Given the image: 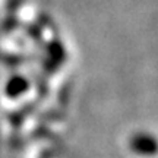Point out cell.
Returning <instances> with one entry per match:
<instances>
[{
    "label": "cell",
    "instance_id": "cell-1",
    "mask_svg": "<svg viewBox=\"0 0 158 158\" xmlns=\"http://www.w3.org/2000/svg\"><path fill=\"white\" fill-rule=\"evenodd\" d=\"M27 88H28L27 79L18 76V78H15V79H10V82L7 85V92H9V95H19V94H22Z\"/></svg>",
    "mask_w": 158,
    "mask_h": 158
}]
</instances>
